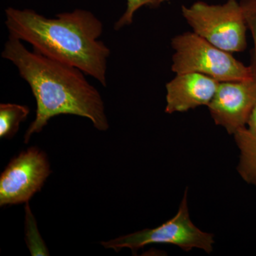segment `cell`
Returning a JSON list of instances; mask_svg holds the SVG:
<instances>
[{
	"instance_id": "obj_1",
	"label": "cell",
	"mask_w": 256,
	"mask_h": 256,
	"mask_svg": "<svg viewBox=\"0 0 256 256\" xmlns=\"http://www.w3.org/2000/svg\"><path fill=\"white\" fill-rule=\"evenodd\" d=\"M2 56L18 68L36 99V118L25 133V143L34 134L41 132L52 118L60 114L86 118L98 130L108 129L100 92L88 82L80 69L31 52L22 41L10 35Z\"/></svg>"
},
{
	"instance_id": "obj_2",
	"label": "cell",
	"mask_w": 256,
	"mask_h": 256,
	"mask_svg": "<svg viewBox=\"0 0 256 256\" xmlns=\"http://www.w3.org/2000/svg\"><path fill=\"white\" fill-rule=\"evenodd\" d=\"M5 15L10 36L28 42L42 55L80 69L107 86L110 50L99 41L102 23L90 12L78 9L47 18L32 10L8 8Z\"/></svg>"
},
{
	"instance_id": "obj_3",
	"label": "cell",
	"mask_w": 256,
	"mask_h": 256,
	"mask_svg": "<svg viewBox=\"0 0 256 256\" xmlns=\"http://www.w3.org/2000/svg\"><path fill=\"white\" fill-rule=\"evenodd\" d=\"M172 46L175 52L172 70L176 74H204L220 82L254 78L250 67L194 32L174 37Z\"/></svg>"
},
{
	"instance_id": "obj_4",
	"label": "cell",
	"mask_w": 256,
	"mask_h": 256,
	"mask_svg": "<svg viewBox=\"0 0 256 256\" xmlns=\"http://www.w3.org/2000/svg\"><path fill=\"white\" fill-rule=\"evenodd\" d=\"M182 13L194 33L220 50L232 54L246 48V22L236 0L223 4L198 1L182 6Z\"/></svg>"
},
{
	"instance_id": "obj_5",
	"label": "cell",
	"mask_w": 256,
	"mask_h": 256,
	"mask_svg": "<svg viewBox=\"0 0 256 256\" xmlns=\"http://www.w3.org/2000/svg\"><path fill=\"white\" fill-rule=\"evenodd\" d=\"M214 244L213 234L197 228L190 218L188 190L184 192L176 214L160 226L144 229L109 242H101L106 248L114 249L117 252L124 248H128L133 254L149 244H172L181 248L185 252L198 248L210 254L213 252Z\"/></svg>"
},
{
	"instance_id": "obj_6",
	"label": "cell",
	"mask_w": 256,
	"mask_h": 256,
	"mask_svg": "<svg viewBox=\"0 0 256 256\" xmlns=\"http://www.w3.org/2000/svg\"><path fill=\"white\" fill-rule=\"evenodd\" d=\"M50 173L46 154L33 146L13 158L0 178V206L30 201Z\"/></svg>"
},
{
	"instance_id": "obj_7",
	"label": "cell",
	"mask_w": 256,
	"mask_h": 256,
	"mask_svg": "<svg viewBox=\"0 0 256 256\" xmlns=\"http://www.w3.org/2000/svg\"><path fill=\"white\" fill-rule=\"evenodd\" d=\"M210 116L218 126L234 134L246 127L256 107V80L220 82L208 106Z\"/></svg>"
},
{
	"instance_id": "obj_8",
	"label": "cell",
	"mask_w": 256,
	"mask_h": 256,
	"mask_svg": "<svg viewBox=\"0 0 256 256\" xmlns=\"http://www.w3.org/2000/svg\"><path fill=\"white\" fill-rule=\"evenodd\" d=\"M220 82L204 74H176V77L166 85L165 112H186L200 106H208Z\"/></svg>"
},
{
	"instance_id": "obj_9",
	"label": "cell",
	"mask_w": 256,
	"mask_h": 256,
	"mask_svg": "<svg viewBox=\"0 0 256 256\" xmlns=\"http://www.w3.org/2000/svg\"><path fill=\"white\" fill-rule=\"evenodd\" d=\"M234 136L240 150L238 174L246 182L256 186V107L246 126Z\"/></svg>"
},
{
	"instance_id": "obj_10",
	"label": "cell",
	"mask_w": 256,
	"mask_h": 256,
	"mask_svg": "<svg viewBox=\"0 0 256 256\" xmlns=\"http://www.w3.org/2000/svg\"><path fill=\"white\" fill-rule=\"evenodd\" d=\"M30 110L26 106L14 104H1L0 105V137H14L20 124L28 118Z\"/></svg>"
},
{
	"instance_id": "obj_11",
	"label": "cell",
	"mask_w": 256,
	"mask_h": 256,
	"mask_svg": "<svg viewBox=\"0 0 256 256\" xmlns=\"http://www.w3.org/2000/svg\"><path fill=\"white\" fill-rule=\"evenodd\" d=\"M240 4L248 28L252 32L254 40L252 63L249 67L252 70V78L256 80V0H240Z\"/></svg>"
},
{
	"instance_id": "obj_12",
	"label": "cell",
	"mask_w": 256,
	"mask_h": 256,
	"mask_svg": "<svg viewBox=\"0 0 256 256\" xmlns=\"http://www.w3.org/2000/svg\"><path fill=\"white\" fill-rule=\"evenodd\" d=\"M166 2H170V0H127V8L124 14L114 24V30L118 31L126 26L130 25L136 12L142 6L158 8Z\"/></svg>"
}]
</instances>
